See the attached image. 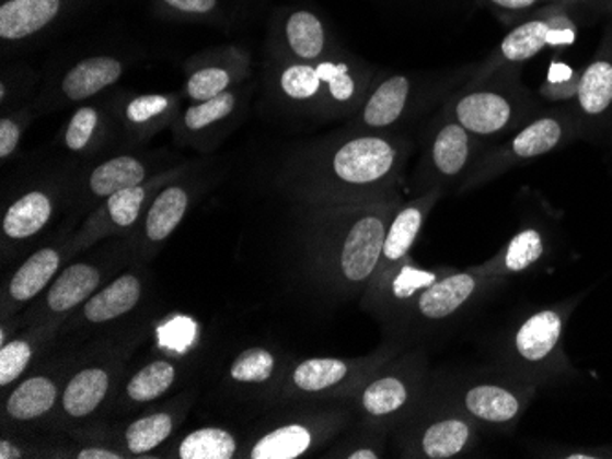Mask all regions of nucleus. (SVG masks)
<instances>
[{
	"label": "nucleus",
	"mask_w": 612,
	"mask_h": 459,
	"mask_svg": "<svg viewBox=\"0 0 612 459\" xmlns=\"http://www.w3.org/2000/svg\"><path fill=\"white\" fill-rule=\"evenodd\" d=\"M57 388L48 377H30L7 401V412L18 421L37 420L56 404Z\"/></svg>",
	"instance_id": "19"
},
{
	"label": "nucleus",
	"mask_w": 612,
	"mask_h": 459,
	"mask_svg": "<svg viewBox=\"0 0 612 459\" xmlns=\"http://www.w3.org/2000/svg\"><path fill=\"white\" fill-rule=\"evenodd\" d=\"M511 116L510 103L492 92H477L457 105V118L462 127L475 134H494Z\"/></svg>",
	"instance_id": "9"
},
{
	"label": "nucleus",
	"mask_w": 612,
	"mask_h": 459,
	"mask_svg": "<svg viewBox=\"0 0 612 459\" xmlns=\"http://www.w3.org/2000/svg\"><path fill=\"white\" fill-rule=\"evenodd\" d=\"M54 214V197L45 189L24 192L7 209L2 231L8 238L23 240L37 235Z\"/></svg>",
	"instance_id": "7"
},
{
	"label": "nucleus",
	"mask_w": 612,
	"mask_h": 459,
	"mask_svg": "<svg viewBox=\"0 0 612 459\" xmlns=\"http://www.w3.org/2000/svg\"><path fill=\"white\" fill-rule=\"evenodd\" d=\"M124 61L114 56H92L76 62L62 75L59 92L70 103L86 102L118 83L124 75Z\"/></svg>",
	"instance_id": "5"
},
{
	"label": "nucleus",
	"mask_w": 612,
	"mask_h": 459,
	"mask_svg": "<svg viewBox=\"0 0 612 459\" xmlns=\"http://www.w3.org/2000/svg\"><path fill=\"white\" fill-rule=\"evenodd\" d=\"M467 160V134L462 125H448L432 143V162L446 176L461 173Z\"/></svg>",
	"instance_id": "28"
},
{
	"label": "nucleus",
	"mask_w": 612,
	"mask_h": 459,
	"mask_svg": "<svg viewBox=\"0 0 612 459\" xmlns=\"http://www.w3.org/2000/svg\"><path fill=\"white\" fill-rule=\"evenodd\" d=\"M141 297V282L135 274H124L105 290L92 295L84 304V319L94 325H103L129 314Z\"/></svg>",
	"instance_id": "8"
},
{
	"label": "nucleus",
	"mask_w": 612,
	"mask_h": 459,
	"mask_svg": "<svg viewBox=\"0 0 612 459\" xmlns=\"http://www.w3.org/2000/svg\"><path fill=\"white\" fill-rule=\"evenodd\" d=\"M562 336V319L556 311H541L530 317L524 325L519 328L516 337L517 352L527 361H541L556 348L557 341Z\"/></svg>",
	"instance_id": "17"
},
{
	"label": "nucleus",
	"mask_w": 612,
	"mask_h": 459,
	"mask_svg": "<svg viewBox=\"0 0 612 459\" xmlns=\"http://www.w3.org/2000/svg\"><path fill=\"white\" fill-rule=\"evenodd\" d=\"M570 68L563 67V64H554L551 68V81L552 83H562V81H567L570 78Z\"/></svg>",
	"instance_id": "46"
},
{
	"label": "nucleus",
	"mask_w": 612,
	"mask_h": 459,
	"mask_svg": "<svg viewBox=\"0 0 612 459\" xmlns=\"http://www.w3.org/2000/svg\"><path fill=\"white\" fill-rule=\"evenodd\" d=\"M543 255V240L538 231H522L506 249L505 263L510 271H522L540 260Z\"/></svg>",
	"instance_id": "40"
},
{
	"label": "nucleus",
	"mask_w": 612,
	"mask_h": 459,
	"mask_svg": "<svg viewBox=\"0 0 612 459\" xmlns=\"http://www.w3.org/2000/svg\"><path fill=\"white\" fill-rule=\"evenodd\" d=\"M350 459H377V452L374 450H369V448H361V450H356V452L348 456Z\"/></svg>",
	"instance_id": "48"
},
{
	"label": "nucleus",
	"mask_w": 612,
	"mask_h": 459,
	"mask_svg": "<svg viewBox=\"0 0 612 459\" xmlns=\"http://www.w3.org/2000/svg\"><path fill=\"white\" fill-rule=\"evenodd\" d=\"M492 2L503 8H510V10H521V8L532 7L535 0H492Z\"/></svg>",
	"instance_id": "47"
},
{
	"label": "nucleus",
	"mask_w": 612,
	"mask_h": 459,
	"mask_svg": "<svg viewBox=\"0 0 612 459\" xmlns=\"http://www.w3.org/2000/svg\"><path fill=\"white\" fill-rule=\"evenodd\" d=\"M235 92H224L220 96L208 99V102L195 103L187 108L182 116V129L186 134L200 136L208 130L215 129L217 125L224 123L236 110Z\"/></svg>",
	"instance_id": "23"
},
{
	"label": "nucleus",
	"mask_w": 612,
	"mask_h": 459,
	"mask_svg": "<svg viewBox=\"0 0 612 459\" xmlns=\"http://www.w3.org/2000/svg\"><path fill=\"white\" fill-rule=\"evenodd\" d=\"M578 97L585 113H603L612 103V64L605 61L590 64L579 81Z\"/></svg>",
	"instance_id": "26"
},
{
	"label": "nucleus",
	"mask_w": 612,
	"mask_h": 459,
	"mask_svg": "<svg viewBox=\"0 0 612 459\" xmlns=\"http://www.w3.org/2000/svg\"><path fill=\"white\" fill-rule=\"evenodd\" d=\"M328 84L320 78L317 68L309 62H293L279 73V89L293 102H310ZM331 94V92H328Z\"/></svg>",
	"instance_id": "32"
},
{
	"label": "nucleus",
	"mask_w": 612,
	"mask_h": 459,
	"mask_svg": "<svg viewBox=\"0 0 612 459\" xmlns=\"http://www.w3.org/2000/svg\"><path fill=\"white\" fill-rule=\"evenodd\" d=\"M76 458L79 459H119L122 454L113 452V450H107V448H83L81 452H78Z\"/></svg>",
	"instance_id": "43"
},
{
	"label": "nucleus",
	"mask_w": 612,
	"mask_h": 459,
	"mask_svg": "<svg viewBox=\"0 0 612 459\" xmlns=\"http://www.w3.org/2000/svg\"><path fill=\"white\" fill-rule=\"evenodd\" d=\"M466 409L478 420L508 423L519 412V401L505 388L481 385L466 393Z\"/></svg>",
	"instance_id": "20"
},
{
	"label": "nucleus",
	"mask_w": 612,
	"mask_h": 459,
	"mask_svg": "<svg viewBox=\"0 0 612 459\" xmlns=\"http://www.w3.org/2000/svg\"><path fill=\"white\" fill-rule=\"evenodd\" d=\"M470 439V426L461 420H446L427 428L422 437V448L427 458H453L466 447Z\"/></svg>",
	"instance_id": "25"
},
{
	"label": "nucleus",
	"mask_w": 612,
	"mask_h": 459,
	"mask_svg": "<svg viewBox=\"0 0 612 459\" xmlns=\"http://www.w3.org/2000/svg\"><path fill=\"white\" fill-rule=\"evenodd\" d=\"M102 274L91 263H73L62 271L61 276L51 284L48 292V306L51 311L62 314L89 301L100 286Z\"/></svg>",
	"instance_id": "10"
},
{
	"label": "nucleus",
	"mask_w": 612,
	"mask_h": 459,
	"mask_svg": "<svg viewBox=\"0 0 612 459\" xmlns=\"http://www.w3.org/2000/svg\"><path fill=\"white\" fill-rule=\"evenodd\" d=\"M176 370L168 361H154L141 368L127 385V396L138 403H147L160 398L173 387Z\"/></svg>",
	"instance_id": "29"
},
{
	"label": "nucleus",
	"mask_w": 612,
	"mask_h": 459,
	"mask_svg": "<svg viewBox=\"0 0 612 459\" xmlns=\"http://www.w3.org/2000/svg\"><path fill=\"white\" fill-rule=\"evenodd\" d=\"M420 227V209H404L389 227L385 244H383V257L388 258L389 262H396L400 258H404L418 236Z\"/></svg>",
	"instance_id": "34"
},
{
	"label": "nucleus",
	"mask_w": 612,
	"mask_h": 459,
	"mask_svg": "<svg viewBox=\"0 0 612 459\" xmlns=\"http://www.w3.org/2000/svg\"><path fill=\"white\" fill-rule=\"evenodd\" d=\"M388 229L383 220L377 214L361 216L355 225L348 229L342 246L339 266L347 281L366 282L374 269H377L380 257L383 255Z\"/></svg>",
	"instance_id": "3"
},
{
	"label": "nucleus",
	"mask_w": 612,
	"mask_h": 459,
	"mask_svg": "<svg viewBox=\"0 0 612 459\" xmlns=\"http://www.w3.org/2000/svg\"><path fill=\"white\" fill-rule=\"evenodd\" d=\"M285 40L288 50L301 61H315L323 56L326 46V32L317 15L307 10L292 12L285 21Z\"/></svg>",
	"instance_id": "18"
},
{
	"label": "nucleus",
	"mask_w": 612,
	"mask_h": 459,
	"mask_svg": "<svg viewBox=\"0 0 612 459\" xmlns=\"http://www.w3.org/2000/svg\"><path fill=\"white\" fill-rule=\"evenodd\" d=\"M189 208V191L181 184L165 187L152 200L151 208L147 211L146 233L149 240L162 242L173 233Z\"/></svg>",
	"instance_id": "12"
},
{
	"label": "nucleus",
	"mask_w": 612,
	"mask_h": 459,
	"mask_svg": "<svg viewBox=\"0 0 612 459\" xmlns=\"http://www.w3.org/2000/svg\"><path fill=\"white\" fill-rule=\"evenodd\" d=\"M574 40L573 30L562 28L552 30L549 32V37H546V45L557 46V45H570Z\"/></svg>",
	"instance_id": "44"
},
{
	"label": "nucleus",
	"mask_w": 612,
	"mask_h": 459,
	"mask_svg": "<svg viewBox=\"0 0 612 459\" xmlns=\"http://www.w3.org/2000/svg\"><path fill=\"white\" fill-rule=\"evenodd\" d=\"M176 108V99L163 94H146L136 96L122 107V119L125 129L143 138L168 123Z\"/></svg>",
	"instance_id": "16"
},
{
	"label": "nucleus",
	"mask_w": 612,
	"mask_h": 459,
	"mask_svg": "<svg viewBox=\"0 0 612 459\" xmlns=\"http://www.w3.org/2000/svg\"><path fill=\"white\" fill-rule=\"evenodd\" d=\"M276 370V358L265 348H250L231 364L230 376L239 382H265Z\"/></svg>",
	"instance_id": "38"
},
{
	"label": "nucleus",
	"mask_w": 612,
	"mask_h": 459,
	"mask_svg": "<svg viewBox=\"0 0 612 459\" xmlns=\"http://www.w3.org/2000/svg\"><path fill=\"white\" fill-rule=\"evenodd\" d=\"M549 32H551V26L543 21L522 24L510 35H506V39L500 46L503 54L508 61H527L530 57H534L543 46H546Z\"/></svg>",
	"instance_id": "35"
},
{
	"label": "nucleus",
	"mask_w": 612,
	"mask_h": 459,
	"mask_svg": "<svg viewBox=\"0 0 612 459\" xmlns=\"http://www.w3.org/2000/svg\"><path fill=\"white\" fill-rule=\"evenodd\" d=\"M24 116L12 114L0 119V157L8 160L15 154L23 138Z\"/></svg>",
	"instance_id": "42"
},
{
	"label": "nucleus",
	"mask_w": 612,
	"mask_h": 459,
	"mask_svg": "<svg viewBox=\"0 0 612 459\" xmlns=\"http://www.w3.org/2000/svg\"><path fill=\"white\" fill-rule=\"evenodd\" d=\"M396 163V149L378 136H361L343 143L332 157V173L347 186L382 181Z\"/></svg>",
	"instance_id": "2"
},
{
	"label": "nucleus",
	"mask_w": 612,
	"mask_h": 459,
	"mask_svg": "<svg viewBox=\"0 0 612 459\" xmlns=\"http://www.w3.org/2000/svg\"><path fill=\"white\" fill-rule=\"evenodd\" d=\"M312 434L303 425H287L261 437L252 448L253 459H296L309 450Z\"/></svg>",
	"instance_id": "21"
},
{
	"label": "nucleus",
	"mask_w": 612,
	"mask_h": 459,
	"mask_svg": "<svg viewBox=\"0 0 612 459\" xmlns=\"http://www.w3.org/2000/svg\"><path fill=\"white\" fill-rule=\"evenodd\" d=\"M475 287L477 282L472 274L466 273L453 274L444 281L435 282L420 295V314L427 319H446L472 297Z\"/></svg>",
	"instance_id": "11"
},
{
	"label": "nucleus",
	"mask_w": 612,
	"mask_h": 459,
	"mask_svg": "<svg viewBox=\"0 0 612 459\" xmlns=\"http://www.w3.org/2000/svg\"><path fill=\"white\" fill-rule=\"evenodd\" d=\"M59 262H61L59 252L51 247L34 252L13 274L8 286L10 297L18 303H26L37 297L45 290L46 284L56 276Z\"/></svg>",
	"instance_id": "13"
},
{
	"label": "nucleus",
	"mask_w": 612,
	"mask_h": 459,
	"mask_svg": "<svg viewBox=\"0 0 612 459\" xmlns=\"http://www.w3.org/2000/svg\"><path fill=\"white\" fill-rule=\"evenodd\" d=\"M147 174L146 162H141L140 157L130 154L114 156L92 168L86 176V192L92 198L107 200L116 192L146 184Z\"/></svg>",
	"instance_id": "6"
},
{
	"label": "nucleus",
	"mask_w": 612,
	"mask_h": 459,
	"mask_svg": "<svg viewBox=\"0 0 612 459\" xmlns=\"http://www.w3.org/2000/svg\"><path fill=\"white\" fill-rule=\"evenodd\" d=\"M32 348L26 341H12L0 348V385L8 387L15 381L28 366Z\"/></svg>",
	"instance_id": "41"
},
{
	"label": "nucleus",
	"mask_w": 612,
	"mask_h": 459,
	"mask_svg": "<svg viewBox=\"0 0 612 459\" xmlns=\"http://www.w3.org/2000/svg\"><path fill=\"white\" fill-rule=\"evenodd\" d=\"M171 432H173V417L165 412H160V414L141 417L129 425L125 432V442L130 452L140 456L162 445L171 436Z\"/></svg>",
	"instance_id": "30"
},
{
	"label": "nucleus",
	"mask_w": 612,
	"mask_h": 459,
	"mask_svg": "<svg viewBox=\"0 0 612 459\" xmlns=\"http://www.w3.org/2000/svg\"><path fill=\"white\" fill-rule=\"evenodd\" d=\"M315 68L320 78L328 84V92L334 102H353V97L358 92V83L347 62L323 61L315 64Z\"/></svg>",
	"instance_id": "39"
},
{
	"label": "nucleus",
	"mask_w": 612,
	"mask_h": 459,
	"mask_svg": "<svg viewBox=\"0 0 612 459\" xmlns=\"http://www.w3.org/2000/svg\"><path fill=\"white\" fill-rule=\"evenodd\" d=\"M86 0H2L0 4V39L18 45L34 39L70 17Z\"/></svg>",
	"instance_id": "1"
},
{
	"label": "nucleus",
	"mask_w": 612,
	"mask_h": 459,
	"mask_svg": "<svg viewBox=\"0 0 612 459\" xmlns=\"http://www.w3.org/2000/svg\"><path fill=\"white\" fill-rule=\"evenodd\" d=\"M407 401V388L394 377H383L372 382L363 392V409L372 415L393 414Z\"/></svg>",
	"instance_id": "37"
},
{
	"label": "nucleus",
	"mask_w": 612,
	"mask_h": 459,
	"mask_svg": "<svg viewBox=\"0 0 612 459\" xmlns=\"http://www.w3.org/2000/svg\"><path fill=\"white\" fill-rule=\"evenodd\" d=\"M348 364L339 358H309L293 370V385L304 392H321L343 381Z\"/></svg>",
	"instance_id": "27"
},
{
	"label": "nucleus",
	"mask_w": 612,
	"mask_h": 459,
	"mask_svg": "<svg viewBox=\"0 0 612 459\" xmlns=\"http://www.w3.org/2000/svg\"><path fill=\"white\" fill-rule=\"evenodd\" d=\"M157 186L158 179L157 181H146V184L129 187V189L108 197L105 202V213H107L108 220L118 227H130L140 216L149 192L154 191Z\"/></svg>",
	"instance_id": "33"
},
{
	"label": "nucleus",
	"mask_w": 612,
	"mask_h": 459,
	"mask_svg": "<svg viewBox=\"0 0 612 459\" xmlns=\"http://www.w3.org/2000/svg\"><path fill=\"white\" fill-rule=\"evenodd\" d=\"M244 73L246 59L242 51L235 48L213 51L200 57L197 67L187 75L184 92L193 103L208 102L228 92L239 79L244 78Z\"/></svg>",
	"instance_id": "4"
},
{
	"label": "nucleus",
	"mask_w": 612,
	"mask_h": 459,
	"mask_svg": "<svg viewBox=\"0 0 612 459\" xmlns=\"http://www.w3.org/2000/svg\"><path fill=\"white\" fill-rule=\"evenodd\" d=\"M111 377L103 368H84L70 379L65 393H62V407L65 412L72 417H84L92 414L94 410L107 398Z\"/></svg>",
	"instance_id": "14"
},
{
	"label": "nucleus",
	"mask_w": 612,
	"mask_h": 459,
	"mask_svg": "<svg viewBox=\"0 0 612 459\" xmlns=\"http://www.w3.org/2000/svg\"><path fill=\"white\" fill-rule=\"evenodd\" d=\"M160 17L215 23L224 17V0H152Z\"/></svg>",
	"instance_id": "31"
},
{
	"label": "nucleus",
	"mask_w": 612,
	"mask_h": 459,
	"mask_svg": "<svg viewBox=\"0 0 612 459\" xmlns=\"http://www.w3.org/2000/svg\"><path fill=\"white\" fill-rule=\"evenodd\" d=\"M235 452V437L217 426L192 432L178 448L182 459H231Z\"/></svg>",
	"instance_id": "24"
},
{
	"label": "nucleus",
	"mask_w": 612,
	"mask_h": 459,
	"mask_svg": "<svg viewBox=\"0 0 612 459\" xmlns=\"http://www.w3.org/2000/svg\"><path fill=\"white\" fill-rule=\"evenodd\" d=\"M103 127H105V116L100 108H78L62 132L65 146L68 151L79 152V154L94 151L102 145L103 138H105Z\"/></svg>",
	"instance_id": "22"
},
{
	"label": "nucleus",
	"mask_w": 612,
	"mask_h": 459,
	"mask_svg": "<svg viewBox=\"0 0 612 459\" xmlns=\"http://www.w3.org/2000/svg\"><path fill=\"white\" fill-rule=\"evenodd\" d=\"M562 138V127L554 119L546 118L535 121L513 140V152L517 156L534 157L552 151Z\"/></svg>",
	"instance_id": "36"
},
{
	"label": "nucleus",
	"mask_w": 612,
	"mask_h": 459,
	"mask_svg": "<svg viewBox=\"0 0 612 459\" xmlns=\"http://www.w3.org/2000/svg\"><path fill=\"white\" fill-rule=\"evenodd\" d=\"M23 458V452L19 450L15 445H12V442H8V439H2L0 442V459H18Z\"/></svg>",
	"instance_id": "45"
},
{
	"label": "nucleus",
	"mask_w": 612,
	"mask_h": 459,
	"mask_svg": "<svg viewBox=\"0 0 612 459\" xmlns=\"http://www.w3.org/2000/svg\"><path fill=\"white\" fill-rule=\"evenodd\" d=\"M407 97H409V79L405 75L389 78L369 97L363 108V123L372 129H383L396 123L400 116L404 114Z\"/></svg>",
	"instance_id": "15"
}]
</instances>
